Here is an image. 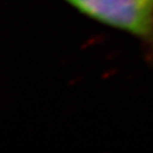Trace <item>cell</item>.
<instances>
[{
    "instance_id": "6da1fadb",
    "label": "cell",
    "mask_w": 153,
    "mask_h": 153,
    "mask_svg": "<svg viewBox=\"0 0 153 153\" xmlns=\"http://www.w3.org/2000/svg\"><path fill=\"white\" fill-rule=\"evenodd\" d=\"M93 19L140 38L153 36V0H67Z\"/></svg>"
}]
</instances>
